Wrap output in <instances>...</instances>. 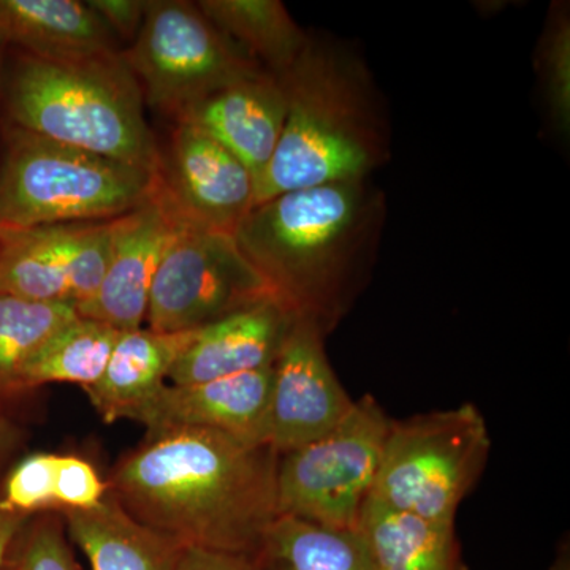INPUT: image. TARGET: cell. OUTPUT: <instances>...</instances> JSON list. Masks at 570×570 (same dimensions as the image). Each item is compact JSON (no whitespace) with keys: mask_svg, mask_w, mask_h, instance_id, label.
<instances>
[{"mask_svg":"<svg viewBox=\"0 0 570 570\" xmlns=\"http://www.w3.org/2000/svg\"><path fill=\"white\" fill-rule=\"evenodd\" d=\"M279 455L208 430L146 433L108 489L129 515L183 547L262 557L277 519Z\"/></svg>","mask_w":570,"mask_h":570,"instance_id":"6da1fadb","label":"cell"},{"mask_svg":"<svg viewBox=\"0 0 570 570\" xmlns=\"http://www.w3.org/2000/svg\"><path fill=\"white\" fill-rule=\"evenodd\" d=\"M384 198L367 179L292 190L254 206L235 239L277 298L330 332L376 249Z\"/></svg>","mask_w":570,"mask_h":570,"instance_id":"7a4b0ae2","label":"cell"},{"mask_svg":"<svg viewBox=\"0 0 570 570\" xmlns=\"http://www.w3.org/2000/svg\"><path fill=\"white\" fill-rule=\"evenodd\" d=\"M277 80L287 111L275 156L255 184L254 206L292 190L367 179L387 160L373 81L346 48L311 37Z\"/></svg>","mask_w":570,"mask_h":570,"instance_id":"3957f363","label":"cell"},{"mask_svg":"<svg viewBox=\"0 0 570 570\" xmlns=\"http://www.w3.org/2000/svg\"><path fill=\"white\" fill-rule=\"evenodd\" d=\"M142 102L121 52L86 61L22 55L7 97L18 129L157 174L160 149Z\"/></svg>","mask_w":570,"mask_h":570,"instance_id":"277c9868","label":"cell"},{"mask_svg":"<svg viewBox=\"0 0 570 570\" xmlns=\"http://www.w3.org/2000/svg\"><path fill=\"white\" fill-rule=\"evenodd\" d=\"M156 174L13 129L0 168V228L97 223L132 212Z\"/></svg>","mask_w":570,"mask_h":570,"instance_id":"5b68a950","label":"cell"},{"mask_svg":"<svg viewBox=\"0 0 570 570\" xmlns=\"http://www.w3.org/2000/svg\"><path fill=\"white\" fill-rule=\"evenodd\" d=\"M490 445L485 419L472 404L393 420L370 498L422 519L455 523Z\"/></svg>","mask_w":570,"mask_h":570,"instance_id":"8992f818","label":"cell"},{"mask_svg":"<svg viewBox=\"0 0 570 570\" xmlns=\"http://www.w3.org/2000/svg\"><path fill=\"white\" fill-rule=\"evenodd\" d=\"M121 55L142 99L176 121L225 86L264 70L186 0H149L140 32Z\"/></svg>","mask_w":570,"mask_h":570,"instance_id":"52a82bcc","label":"cell"},{"mask_svg":"<svg viewBox=\"0 0 570 570\" xmlns=\"http://www.w3.org/2000/svg\"><path fill=\"white\" fill-rule=\"evenodd\" d=\"M392 419L373 396L355 401L328 434L279 455L277 515L355 530L373 491Z\"/></svg>","mask_w":570,"mask_h":570,"instance_id":"ba28073f","label":"cell"},{"mask_svg":"<svg viewBox=\"0 0 570 570\" xmlns=\"http://www.w3.org/2000/svg\"><path fill=\"white\" fill-rule=\"evenodd\" d=\"M268 299L279 298L235 235L184 224L157 269L145 322L153 332H195Z\"/></svg>","mask_w":570,"mask_h":570,"instance_id":"9c48e42d","label":"cell"},{"mask_svg":"<svg viewBox=\"0 0 570 570\" xmlns=\"http://www.w3.org/2000/svg\"><path fill=\"white\" fill-rule=\"evenodd\" d=\"M324 336L316 321L296 316L273 363L268 445L277 455L325 436L354 407L330 365Z\"/></svg>","mask_w":570,"mask_h":570,"instance_id":"30bf717a","label":"cell"},{"mask_svg":"<svg viewBox=\"0 0 570 570\" xmlns=\"http://www.w3.org/2000/svg\"><path fill=\"white\" fill-rule=\"evenodd\" d=\"M156 193L179 223L235 234L254 206L249 170L204 130L176 122L160 151Z\"/></svg>","mask_w":570,"mask_h":570,"instance_id":"8fae6325","label":"cell"},{"mask_svg":"<svg viewBox=\"0 0 570 570\" xmlns=\"http://www.w3.org/2000/svg\"><path fill=\"white\" fill-rule=\"evenodd\" d=\"M183 225L156 190L132 212L112 219L110 264L97 294L77 307L78 316L119 332L141 328L157 269Z\"/></svg>","mask_w":570,"mask_h":570,"instance_id":"7c38bea8","label":"cell"},{"mask_svg":"<svg viewBox=\"0 0 570 570\" xmlns=\"http://www.w3.org/2000/svg\"><path fill=\"white\" fill-rule=\"evenodd\" d=\"M273 365L193 385L167 384L126 420L148 433L208 430L253 445H268Z\"/></svg>","mask_w":570,"mask_h":570,"instance_id":"4fadbf2b","label":"cell"},{"mask_svg":"<svg viewBox=\"0 0 570 570\" xmlns=\"http://www.w3.org/2000/svg\"><path fill=\"white\" fill-rule=\"evenodd\" d=\"M283 85L261 70L206 97L176 122H189L228 149L255 184L272 163L285 121Z\"/></svg>","mask_w":570,"mask_h":570,"instance_id":"5bb4252c","label":"cell"},{"mask_svg":"<svg viewBox=\"0 0 570 570\" xmlns=\"http://www.w3.org/2000/svg\"><path fill=\"white\" fill-rule=\"evenodd\" d=\"M296 314L268 299L198 330L171 370V385H193L272 366Z\"/></svg>","mask_w":570,"mask_h":570,"instance_id":"9a60e30c","label":"cell"},{"mask_svg":"<svg viewBox=\"0 0 570 570\" xmlns=\"http://www.w3.org/2000/svg\"><path fill=\"white\" fill-rule=\"evenodd\" d=\"M0 45H14L43 61L119 55L115 33L78 0H0Z\"/></svg>","mask_w":570,"mask_h":570,"instance_id":"2e32d148","label":"cell"},{"mask_svg":"<svg viewBox=\"0 0 570 570\" xmlns=\"http://www.w3.org/2000/svg\"><path fill=\"white\" fill-rule=\"evenodd\" d=\"M195 332L160 333L146 328L122 332L112 348L102 377L85 389L92 407L104 422L115 423L151 400L167 385L168 376L187 347Z\"/></svg>","mask_w":570,"mask_h":570,"instance_id":"e0dca14e","label":"cell"},{"mask_svg":"<svg viewBox=\"0 0 570 570\" xmlns=\"http://www.w3.org/2000/svg\"><path fill=\"white\" fill-rule=\"evenodd\" d=\"M91 570H175L184 547L126 512L110 489L99 508L61 512Z\"/></svg>","mask_w":570,"mask_h":570,"instance_id":"ac0fdd59","label":"cell"},{"mask_svg":"<svg viewBox=\"0 0 570 570\" xmlns=\"http://www.w3.org/2000/svg\"><path fill=\"white\" fill-rule=\"evenodd\" d=\"M356 528L376 570H466L455 523L422 519L367 498Z\"/></svg>","mask_w":570,"mask_h":570,"instance_id":"d6986e66","label":"cell"},{"mask_svg":"<svg viewBox=\"0 0 570 570\" xmlns=\"http://www.w3.org/2000/svg\"><path fill=\"white\" fill-rule=\"evenodd\" d=\"M75 225L0 228V294L71 306L69 258Z\"/></svg>","mask_w":570,"mask_h":570,"instance_id":"ffe728a7","label":"cell"},{"mask_svg":"<svg viewBox=\"0 0 570 570\" xmlns=\"http://www.w3.org/2000/svg\"><path fill=\"white\" fill-rule=\"evenodd\" d=\"M198 9L273 77H283L305 51L307 36L279 0H202Z\"/></svg>","mask_w":570,"mask_h":570,"instance_id":"44dd1931","label":"cell"},{"mask_svg":"<svg viewBox=\"0 0 570 570\" xmlns=\"http://www.w3.org/2000/svg\"><path fill=\"white\" fill-rule=\"evenodd\" d=\"M121 333L104 322L75 317L29 360L21 373L20 393L48 384L91 387L102 377Z\"/></svg>","mask_w":570,"mask_h":570,"instance_id":"7402d4cb","label":"cell"},{"mask_svg":"<svg viewBox=\"0 0 570 570\" xmlns=\"http://www.w3.org/2000/svg\"><path fill=\"white\" fill-rule=\"evenodd\" d=\"M262 558L288 570H376L358 528L335 530L287 515L273 521Z\"/></svg>","mask_w":570,"mask_h":570,"instance_id":"603a6c76","label":"cell"},{"mask_svg":"<svg viewBox=\"0 0 570 570\" xmlns=\"http://www.w3.org/2000/svg\"><path fill=\"white\" fill-rule=\"evenodd\" d=\"M77 316L70 305L0 294V397L21 395V373L29 360Z\"/></svg>","mask_w":570,"mask_h":570,"instance_id":"cb8c5ba5","label":"cell"},{"mask_svg":"<svg viewBox=\"0 0 570 570\" xmlns=\"http://www.w3.org/2000/svg\"><path fill=\"white\" fill-rule=\"evenodd\" d=\"M540 91L549 119L558 134L570 126V21L568 7L554 3L539 43Z\"/></svg>","mask_w":570,"mask_h":570,"instance_id":"d4e9b609","label":"cell"},{"mask_svg":"<svg viewBox=\"0 0 570 570\" xmlns=\"http://www.w3.org/2000/svg\"><path fill=\"white\" fill-rule=\"evenodd\" d=\"M2 570H82L62 513L29 517L11 540Z\"/></svg>","mask_w":570,"mask_h":570,"instance_id":"484cf974","label":"cell"},{"mask_svg":"<svg viewBox=\"0 0 570 570\" xmlns=\"http://www.w3.org/2000/svg\"><path fill=\"white\" fill-rule=\"evenodd\" d=\"M58 453L37 452L18 459L0 479V508L32 517L56 509Z\"/></svg>","mask_w":570,"mask_h":570,"instance_id":"4316f807","label":"cell"},{"mask_svg":"<svg viewBox=\"0 0 570 570\" xmlns=\"http://www.w3.org/2000/svg\"><path fill=\"white\" fill-rule=\"evenodd\" d=\"M111 220L75 225L69 258L70 303L75 311L88 303L102 284L111 257Z\"/></svg>","mask_w":570,"mask_h":570,"instance_id":"83f0119b","label":"cell"},{"mask_svg":"<svg viewBox=\"0 0 570 570\" xmlns=\"http://www.w3.org/2000/svg\"><path fill=\"white\" fill-rule=\"evenodd\" d=\"M108 494L107 479L80 455H59L56 471V509L91 510L102 504Z\"/></svg>","mask_w":570,"mask_h":570,"instance_id":"f1b7e54d","label":"cell"},{"mask_svg":"<svg viewBox=\"0 0 570 570\" xmlns=\"http://www.w3.org/2000/svg\"><path fill=\"white\" fill-rule=\"evenodd\" d=\"M149 0H89L88 6L115 36L134 41L145 21Z\"/></svg>","mask_w":570,"mask_h":570,"instance_id":"f546056e","label":"cell"},{"mask_svg":"<svg viewBox=\"0 0 570 570\" xmlns=\"http://www.w3.org/2000/svg\"><path fill=\"white\" fill-rule=\"evenodd\" d=\"M175 570H264V558L184 547Z\"/></svg>","mask_w":570,"mask_h":570,"instance_id":"4dcf8cb0","label":"cell"},{"mask_svg":"<svg viewBox=\"0 0 570 570\" xmlns=\"http://www.w3.org/2000/svg\"><path fill=\"white\" fill-rule=\"evenodd\" d=\"M2 401L3 397H0V479L18 460V452L24 444V433L20 425L7 414Z\"/></svg>","mask_w":570,"mask_h":570,"instance_id":"1f68e13d","label":"cell"},{"mask_svg":"<svg viewBox=\"0 0 570 570\" xmlns=\"http://www.w3.org/2000/svg\"><path fill=\"white\" fill-rule=\"evenodd\" d=\"M29 517L17 515V513L6 512L0 508V570L3 568L7 551L14 534L20 530L21 524L28 520Z\"/></svg>","mask_w":570,"mask_h":570,"instance_id":"d6a6232c","label":"cell"},{"mask_svg":"<svg viewBox=\"0 0 570 570\" xmlns=\"http://www.w3.org/2000/svg\"><path fill=\"white\" fill-rule=\"evenodd\" d=\"M264 570H288L285 566L276 561H268L264 558Z\"/></svg>","mask_w":570,"mask_h":570,"instance_id":"836d02e7","label":"cell"},{"mask_svg":"<svg viewBox=\"0 0 570 570\" xmlns=\"http://www.w3.org/2000/svg\"><path fill=\"white\" fill-rule=\"evenodd\" d=\"M558 570H569L568 562H566V564H561L560 568H558Z\"/></svg>","mask_w":570,"mask_h":570,"instance_id":"e575fe53","label":"cell"},{"mask_svg":"<svg viewBox=\"0 0 570 570\" xmlns=\"http://www.w3.org/2000/svg\"><path fill=\"white\" fill-rule=\"evenodd\" d=\"M0 48H2V45H0Z\"/></svg>","mask_w":570,"mask_h":570,"instance_id":"d590c367","label":"cell"}]
</instances>
